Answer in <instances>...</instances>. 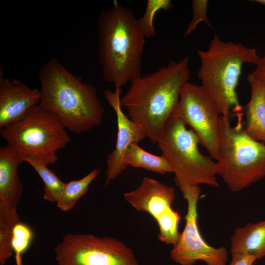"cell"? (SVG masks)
Segmentation results:
<instances>
[{"instance_id":"obj_1","label":"cell","mask_w":265,"mask_h":265,"mask_svg":"<svg viewBox=\"0 0 265 265\" xmlns=\"http://www.w3.org/2000/svg\"><path fill=\"white\" fill-rule=\"evenodd\" d=\"M190 74L187 56L171 61L154 72L133 79L121 98V106L128 117L141 127L153 143H157L173 114Z\"/></svg>"},{"instance_id":"obj_2","label":"cell","mask_w":265,"mask_h":265,"mask_svg":"<svg viewBox=\"0 0 265 265\" xmlns=\"http://www.w3.org/2000/svg\"><path fill=\"white\" fill-rule=\"evenodd\" d=\"M98 57L105 80L121 88L142 76L146 37L133 11L114 0L98 18Z\"/></svg>"},{"instance_id":"obj_3","label":"cell","mask_w":265,"mask_h":265,"mask_svg":"<svg viewBox=\"0 0 265 265\" xmlns=\"http://www.w3.org/2000/svg\"><path fill=\"white\" fill-rule=\"evenodd\" d=\"M39 104L76 133L102 124L104 109L95 87L70 72L57 59L51 58L40 69Z\"/></svg>"},{"instance_id":"obj_4","label":"cell","mask_w":265,"mask_h":265,"mask_svg":"<svg viewBox=\"0 0 265 265\" xmlns=\"http://www.w3.org/2000/svg\"><path fill=\"white\" fill-rule=\"evenodd\" d=\"M201 60L198 77L201 86L217 105L221 115L243 110L236 91L244 63L257 65L260 57L255 48L222 41L214 34L206 51L198 50Z\"/></svg>"},{"instance_id":"obj_5","label":"cell","mask_w":265,"mask_h":265,"mask_svg":"<svg viewBox=\"0 0 265 265\" xmlns=\"http://www.w3.org/2000/svg\"><path fill=\"white\" fill-rule=\"evenodd\" d=\"M236 125L230 114L221 115L218 175L232 192L248 187L265 177V144L249 136L238 114Z\"/></svg>"},{"instance_id":"obj_6","label":"cell","mask_w":265,"mask_h":265,"mask_svg":"<svg viewBox=\"0 0 265 265\" xmlns=\"http://www.w3.org/2000/svg\"><path fill=\"white\" fill-rule=\"evenodd\" d=\"M175 174L179 188L204 184L219 187L216 162L198 149L200 140L191 129L174 115L168 119L157 143Z\"/></svg>"},{"instance_id":"obj_7","label":"cell","mask_w":265,"mask_h":265,"mask_svg":"<svg viewBox=\"0 0 265 265\" xmlns=\"http://www.w3.org/2000/svg\"><path fill=\"white\" fill-rule=\"evenodd\" d=\"M65 128L55 115L38 105L0 129V133L6 145L22 158H36L48 166L58 160L57 152L71 141Z\"/></svg>"},{"instance_id":"obj_8","label":"cell","mask_w":265,"mask_h":265,"mask_svg":"<svg viewBox=\"0 0 265 265\" xmlns=\"http://www.w3.org/2000/svg\"><path fill=\"white\" fill-rule=\"evenodd\" d=\"M54 251L57 265H138L131 248L109 237L68 233Z\"/></svg>"},{"instance_id":"obj_9","label":"cell","mask_w":265,"mask_h":265,"mask_svg":"<svg viewBox=\"0 0 265 265\" xmlns=\"http://www.w3.org/2000/svg\"><path fill=\"white\" fill-rule=\"evenodd\" d=\"M172 115L191 127L198 137L200 144L211 158L217 160L221 114L216 104L201 85L189 82L185 84Z\"/></svg>"},{"instance_id":"obj_10","label":"cell","mask_w":265,"mask_h":265,"mask_svg":"<svg viewBox=\"0 0 265 265\" xmlns=\"http://www.w3.org/2000/svg\"><path fill=\"white\" fill-rule=\"evenodd\" d=\"M187 203L186 225L178 242L170 252V257L180 265H193L198 261L207 265H226L228 251L221 246L215 248L209 245L202 238L198 223L197 203L201 190L199 186L180 188Z\"/></svg>"},{"instance_id":"obj_11","label":"cell","mask_w":265,"mask_h":265,"mask_svg":"<svg viewBox=\"0 0 265 265\" xmlns=\"http://www.w3.org/2000/svg\"><path fill=\"white\" fill-rule=\"evenodd\" d=\"M24 161L8 146L0 148V228L12 232L20 222L17 206L23 193L18 168Z\"/></svg>"},{"instance_id":"obj_12","label":"cell","mask_w":265,"mask_h":265,"mask_svg":"<svg viewBox=\"0 0 265 265\" xmlns=\"http://www.w3.org/2000/svg\"><path fill=\"white\" fill-rule=\"evenodd\" d=\"M122 91V88H116L113 91L107 89L104 92L106 99L115 112L117 123L115 147L107 157L106 186L126 169L123 158L128 147L147 137L141 127L133 122L123 112L120 103Z\"/></svg>"},{"instance_id":"obj_13","label":"cell","mask_w":265,"mask_h":265,"mask_svg":"<svg viewBox=\"0 0 265 265\" xmlns=\"http://www.w3.org/2000/svg\"><path fill=\"white\" fill-rule=\"evenodd\" d=\"M0 129L22 118L41 100L40 89L17 79L3 78L0 69Z\"/></svg>"},{"instance_id":"obj_14","label":"cell","mask_w":265,"mask_h":265,"mask_svg":"<svg viewBox=\"0 0 265 265\" xmlns=\"http://www.w3.org/2000/svg\"><path fill=\"white\" fill-rule=\"evenodd\" d=\"M124 198L137 211L148 213L157 221L171 207L176 195L173 187L144 177L138 187L124 194Z\"/></svg>"},{"instance_id":"obj_15","label":"cell","mask_w":265,"mask_h":265,"mask_svg":"<svg viewBox=\"0 0 265 265\" xmlns=\"http://www.w3.org/2000/svg\"><path fill=\"white\" fill-rule=\"evenodd\" d=\"M247 80L251 88V97L243 108L244 129L251 138L265 144V87L250 74Z\"/></svg>"},{"instance_id":"obj_16","label":"cell","mask_w":265,"mask_h":265,"mask_svg":"<svg viewBox=\"0 0 265 265\" xmlns=\"http://www.w3.org/2000/svg\"><path fill=\"white\" fill-rule=\"evenodd\" d=\"M230 241L231 254L249 255L256 260L265 257V220L236 228Z\"/></svg>"},{"instance_id":"obj_17","label":"cell","mask_w":265,"mask_h":265,"mask_svg":"<svg viewBox=\"0 0 265 265\" xmlns=\"http://www.w3.org/2000/svg\"><path fill=\"white\" fill-rule=\"evenodd\" d=\"M123 162L127 167L131 165L161 174L172 173L168 161L163 155L159 156L149 153L138 143H132L128 147L124 154Z\"/></svg>"},{"instance_id":"obj_18","label":"cell","mask_w":265,"mask_h":265,"mask_svg":"<svg viewBox=\"0 0 265 265\" xmlns=\"http://www.w3.org/2000/svg\"><path fill=\"white\" fill-rule=\"evenodd\" d=\"M22 158L24 162L28 163L35 169L43 180L44 199L48 202L57 203L61 195L65 183L39 159L32 157Z\"/></svg>"},{"instance_id":"obj_19","label":"cell","mask_w":265,"mask_h":265,"mask_svg":"<svg viewBox=\"0 0 265 265\" xmlns=\"http://www.w3.org/2000/svg\"><path fill=\"white\" fill-rule=\"evenodd\" d=\"M99 173V169L96 168L80 179L65 183L61 195L56 203L57 207L63 212L72 210Z\"/></svg>"},{"instance_id":"obj_20","label":"cell","mask_w":265,"mask_h":265,"mask_svg":"<svg viewBox=\"0 0 265 265\" xmlns=\"http://www.w3.org/2000/svg\"><path fill=\"white\" fill-rule=\"evenodd\" d=\"M181 219L178 212L172 207L157 221L159 226L158 238L167 244L175 245L178 241L181 233L179 232L178 226Z\"/></svg>"},{"instance_id":"obj_21","label":"cell","mask_w":265,"mask_h":265,"mask_svg":"<svg viewBox=\"0 0 265 265\" xmlns=\"http://www.w3.org/2000/svg\"><path fill=\"white\" fill-rule=\"evenodd\" d=\"M173 7L171 0H148L145 11L140 18H138L139 26L146 38L154 37L156 34L153 24L156 13L161 10H169Z\"/></svg>"},{"instance_id":"obj_22","label":"cell","mask_w":265,"mask_h":265,"mask_svg":"<svg viewBox=\"0 0 265 265\" xmlns=\"http://www.w3.org/2000/svg\"><path fill=\"white\" fill-rule=\"evenodd\" d=\"M32 238V232L26 224L19 222L13 227L11 246L15 254L16 265H22L21 255L29 247Z\"/></svg>"},{"instance_id":"obj_23","label":"cell","mask_w":265,"mask_h":265,"mask_svg":"<svg viewBox=\"0 0 265 265\" xmlns=\"http://www.w3.org/2000/svg\"><path fill=\"white\" fill-rule=\"evenodd\" d=\"M207 0H193L192 1V18L186 27L184 35H189L197 28L199 24L204 22L212 29L213 27L211 24L207 16L208 7Z\"/></svg>"},{"instance_id":"obj_24","label":"cell","mask_w":265,"mask_h":265,"mask_svg":"<svg viewBox=\"0 0 265 265\" xmlns=\"http://www.w3.org/2000/svg\"><path fill=\"white\" fill-rule=\"evenodd\" d=\"M232 255V260L229 265H253L256 259L253 256L236 253Z\"/></svg>"},{"instance_id":"obj_25","label":"cell","mask_w":265,"mask_h":265,"mask_svg":"<svg viewBox=\"0 0 265 265\" xmlns=\"http://www.w3.org/2000/svg\"><path fill=\"white\" fill-rule=\"evenodd\" d=\"M256 69L250 74L259 81L265 87V54L256 65Z\"/></svg>"},{"instance_id":"obj_26","label":"cell","mask_w":265,"mask_h":265,"mask_svg":"<svg viewBox=\"0 0 265 265\" xmlns=\"http://www.w3.org/2000/svg\"><path fill=\"white\" fill-rule=\"evenodd\" d=\"M250 1L252 2H255L257 3H258L261 5L265 6V0H250Z\"/></svg>"}]
</instances>
